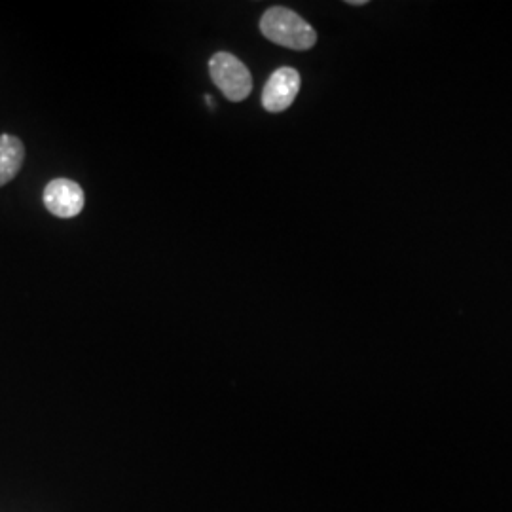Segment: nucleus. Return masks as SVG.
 Returning a JSON list of instances; mask_svg holds the SVG:
<instances>
[{"mask_svg": "<svg viewBox=\"0 0 512 512\" xmlns=\"http://www.w3.org/2000/svg\"><path fill=\"white\" fill-rule=\"evenodd\" d=\"M300 92V74L293 67L277 69L266 82L262 92V107L268 112H283L289 109Z\"/></svg>", "mask_w": 512, "mask_h": 512, "instance_id": "20e7f679", "label": "nucleus"}, {"mask_svg": "<svg viewBox=\"0 0 512 512\" xmlns=\"http://www.w3.org/2000/svg\"><path fill=\"white\" fill-rule=\"evenodd\" d=\"M44 205L59 219H74L82 213L86 196L78 183L71 179H54L44 188Z\"/></svg>", "mask_w": 512, "mask_h": 512, "instance_id": "7ed1b4c3", "label": "nucleus"}, {"mask_svg": "<svg viewBox=\"0 0 512 512\" xmlns=\"http://www.w3.org/2000/svg\"><path fill=\"white\" fill-rule=\"evenodd\" d=\"M348 4H351V6H365L366 0H348Z\"/></svg>", "mask_w": 512, "mask_h": 512, "instance_id": "423d86ee", "label": "nucleus"}, {"mask_svg": "<svg viewBox=\"0 0 512 512\" xmlns=\"http://www.w3.org/2000/svg\"><path fill=\"white\" fill-rule=\"evenodd\" d=\"M260 31L270 42L296 52L310 50L317 42V33L310 23L283 6H274L264 12L260 19Z\"/></svg>", "mask_w": 512, "mask_h": 512, "instance_id": "f257e3e1", "label": "nucleus"}, {"mask_svg": "<svg viewBox=\"0 0 512 512\" xmlns=\"http://www.w3.org/2000/svg\"><path fill=\"white\" fill-rule=\"evenodd\" d=\"M209 74L226 99L239 103L253 92V78L245 63L234 54L217 52L209 59Z\"/></svg>", "mask_w": 512, "mask_h": 512, "instance_id": "f03ea898", "label": "nucleus"}, {"mask_svg": "<svg viewBox=\"0 0 512 512\" xmlns=\"http://www.w3.org/2000/svg\"><path fill=\"white\" fill-rule=\"evenodd\" d=\"M25 162V145L16 135H0V186L16 179Z\"/></svg>", "mask_w": 512, "mask_h": 512, "instance_id": "39448f33", "label": "nucleus"}]
</instances>
